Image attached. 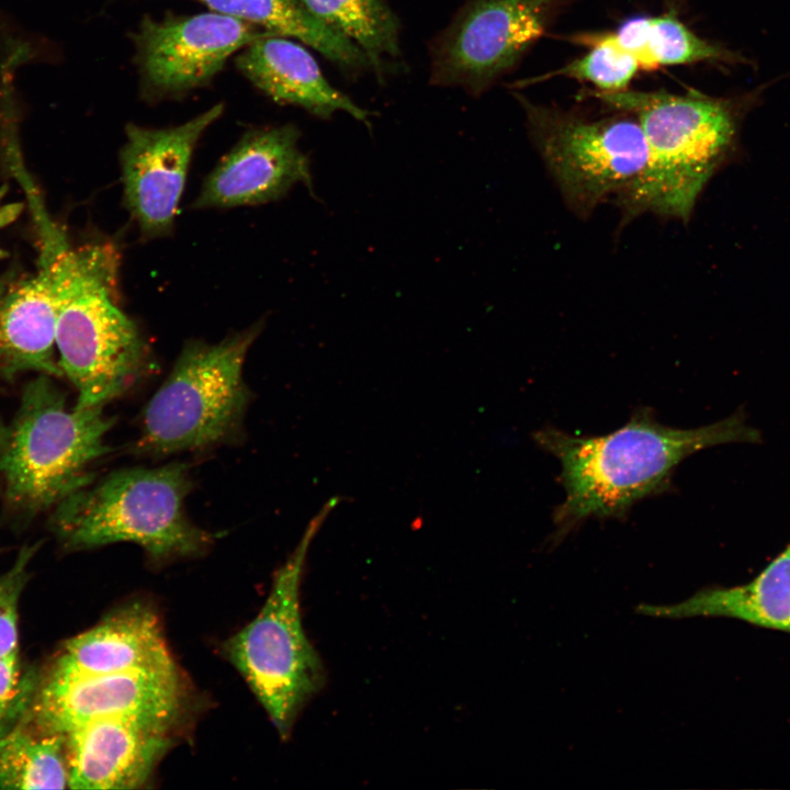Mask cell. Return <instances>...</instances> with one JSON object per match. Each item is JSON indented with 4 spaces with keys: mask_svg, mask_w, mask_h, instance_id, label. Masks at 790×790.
Segmentation results:
<instances>
[{
    "mask_svg": "<svg viewBox=\"0 0 790 790\" xmlns=\"http://www.w3.org/2000/svg\"><path fill=\"white\" fill-rule=\"evenodd\" d=\"M533 439L561 465L565 497L553 514L554 538L561 541L589 518H624L640 500L667 492L676 467L691 454L723 443L757 442L760 436L740 413L679 429L640 407L607 435L575 436L545 427Z\"/></svg>",
    "mask_w": 790,
    "mask_h": 790,
    "instance_id": "6da1fadb",
    "label": "cell"
},
{
    "mask_svg": "<svg viewBox=\"0 0 790 790\" xmlns=\"http://www.w3.org/2000/svg\"><path fill=\"white\" fill-rule=\"evenodd\" d=\"M56 308V349L78 408L104 406L143 374L148 349L114 300L117 256L105 244L54 247L43 263Z\"/></svg>",
    "mask_w": 790,
    "mask_h": 790,
    "instance_id": "7a4b0ae2",
    "label": "cell"
},
{
    "mask_svg": "<svg viewBox=\"0 0 790 790\" xmlns=\"http://www.w3.org/2000/svg\"><path fill=\"white\" fill-rule=\"evenodd\" d=\"M636 115L647 144V162L619 195L625 219L645 212L689 219L695 204L734 147L744 101L691 92L618 91L594 94Z\"/></svg>",
    "mask_w": 790,
    "mask_h": 790,
    "instance_id": "3957f363",
    "label": "cell"
},
{
    "mask_svg": "<svg viewBox=\"0 0 790 790\" xmlns=\"http://www.w3.org/2000/svg\"><path fill=\"white\" fill-rule=\"evenodd\" d=\"M190 489L184 463L121 469L60 501L49 527L68 550L132 542L157 564L200 556L214 535L187 516Z\"/></svg>",
    "mask_w": 790,
    "mask_h": 790,
    "instance_id": "277c9868",
    "label": "cell"
},
{
    "mask_svg": "<svg viewBox=\"0 0 790 790\" xmlns=\"http://www.w3.org/2000/svg\"><path fill=\"white\" fill-rule=\"evenodd\" d=\"M104 406L68 408L53 376L36 374L16 411L0 421V476L14 512L32 518L93 482L90 466L112 448Z\"/></svg>",
    "mask_w": 790,
    "mask_h": 790,
    "instance_id": "5b68a950",
    "label": "cell"
},
{
    "mask_svg": "<svg viewBox=\"0 0 790 790\" xmlns=\"http://www.w3.org/2000/svg\"><path fill=\"white\" fill-rule=\"evenodd\" d=\"M342 500L341 496L330 498L309 521L274 573L260 611L223 644L226 658L245 678L283 740L290 737L298 714L326 681L323 662L303 628L300 591L311 543Z\"/></svg>",
    "mask_w": 790,
    "mask_h": 790,
    "instance_id": "8992f818",
    "label": "cell"
},
{
    "mask_svg": "<svg viewBox=\"0 0 790 790\" xmlns=\"http://www.w3.org/2000/svg\"><path fill=\"white\" fill-rule=\"evenodd\" d=\"M262 328L258 321L216 343L185 342L143 411L136 450L167 455L236 439L250 398L242 368Z\"/></svg>",
    "mask_w": 790,
    "mask_h": 790,
    "instance_id": "52a82bcc",
    "label": "cell"
},
{
    "mask_svg": "<svg viewBox=\"0 0 790 790\" xmlns=\"http://www.w3.org/2000/svg\"><path fill=\"white\" fill-rule=\"evenodd\" d=\"M518 97L538 153L577 214L622 194L643 171L648 150L637 120H589Z\"/></svg>",
    "mask_w": 790,
    "mask_h": 790,
    "instance_id": "ba28073f",
    "label": "cell"
},
{
    "mask_svg": "<svg viewBox=\"0 0 790 790\" xmlns=\"http://www.w3.org/2000/svg\"><path fill=\"white\" fill-rule=\"evenodd\" d=\"M196 696L178 665L77 675L50 670L29 711L43 730L59 734L99 719H147L185 726Z\"/></svg>",
    "mask_w": 790,
    "mask_h": 790,
    "instance_id": "9c48e42d",
    "label": "cell"
},
{
    "mask_svg": "<svg viewBox=\"0 0 790 790\" xmlns=\"http://www.w3.org/2000/svg\"><path fill=\"white\" fill-rule=\"evenodd\" d=\"M561 0H470L432 47L430 82L479 93L546 30Z\"/></svg>",
    "mask_w": 790,
    "mask_h": 790,
    "instance_id": "30bf717a",
    "label": "cell"
},
{
    "mask_svg": "<svg viewBox=\"0 0 790 790\" xmlns=\"http://www.w3.org/2000/svg\"><path fill=\"white\" fill-rule=\"evenodd\" d=\"M267 32L214 11L144 18L132 34L143 98H177L206 86L233 54Z\"/></svg>",
    "mask_w": 790,
    "mask_h": 790,
    "instance_id": "8fae6325",
    "label": "cell"
},
{
    "mask_svg": "<svg viewBox=\"0 0 790 790\" xmlns=\"http://www.w3.org/2000/svg\"><path fill=\"white\" fill-rule=\"evenodd\" d=\"M223 111L218 103L166 128L126 125L120 151L123 204L142 237H163L173 229L196 144Z\"/></svg>",
    "mask_w": 790,
    "mask_h": 790,
    "instance_id": "7c38bea8",
    "label": "cell"
},
{
    "mask_svg": "<svg viewBox=\"0 0 790 790\" xmlns=\"http://www.w3.org/2000/svg\"><path fill=\"white\" fill-rule=\"evenodd\" d=\"M185 726L147 719H99L66 736L68 788L137 789L151 779L158 764Z\"/></svg>",
    "mask_w": 790,
    "mask_h": 790,
    "instance_id": "4fadbf2b",
    "label": "cell"
},
{
    "mask_svg": "<svg viewBox=\"0 0 790 790\" xmlns=\"http://www.w3.org/2000/svg\"><path fill=\"white\" fill-rule=\"evenodd\" d=\"M292 124L246 132L222 157L193 201L194 210L253 206L279 200L301 182L313 194L308 158Z\"/></svg>",
    "mask_w": 790,
    "mask_h": 790,
    "instance_id": "5bb4252c",
    "label": "cell"
},
{
    "mask_svg": "<svg viewBox=\"0 0 790 790\" xmlns=\"http://www.w3.org/2000/svg\"><path fill=\"white\" fill-rule=\"evenodd\" d=\"M177 665L160 616L147 600H129L68 640L53 672L100 675Z\"/></svg>",
    "mask_w": 790,
    "mask_h": 790,
    "instance_id": "9a60e30c",
    "label": "cell"
},
{
    "mask_svg": "<svg viewBox=\"0 0 790 790\" xmlns=\"http://www.w3.org/2000/svg\"><path fill=\"white\" fill-rule=\"evenodd\" d=\"M236 67L278 103L300 106L321 119L343 111L358 121L368 122L369 112L336 89L313 55L291 37L264 33L239 52Z\"/></svg>",
    "mask_w": 790,
    "mask_h": 790,
    "instance_id": "2e32d148",
    "label": "cell"
},
{
    "mask_svg": "<svg viewBox=\"0 0 790 790\" xmlns=\"http://www.w3.org/2000/svg\"><path fill=\"white\" fill-rule=\"evenodd\" d=\"M56 308L45 266L36 274L0 280V377L23 373L63 377L56 349Z\"/></svg>",
    "mask_w": 790,
    "mask_h": 790,
    "instance_id": "e0dca14e",
    "label": "cell"
},
{
    "mask_svg": "<svg viewBox=\"0 0 790 790\" xmlns=\"http://www.w3.org/2000/svg\"><path fill=\"white\" fill-rule=\"evenodd\" d=\"M664 613L727 617L790 633V542L751 582L701 590Z\"/></svg>",
    "mask_w": 790,
    "mask_h": 790,
    "instance_id": "ac0fdd59",
    "label": "cell"
},
{
    "mask_svg": "<svg viewBox=\"0 0 790 790\" xmlns=\"http://www.w3.org/2000/svg\"><path fill=\"white\" fill-rule=\"evenodd\" d=\"M212 11L308 45L347 70L370 66L350 40L318 20L301 0H200Z\"/></svg>",
    "mask_w": 790,
    "mask_h": 790,
    "instance_id": "d6986e66",
    "label": "cell"
},
{
    "mask_svg": "<svg viewBox=\"0 0 790 790\" xmlns=\"http://www.w3.org/2000/svg\"><path fill=\"white\" fill-rule=\"evenodd\" d=\"M66 736L40 727L29 715L0 737L1 789L68 788Z\"/></svg>",
    "mask_w": 790,
    "mask_h": 790,
    "instance_id": "ffe728a7",
    "label": "cell"
},
{
    "mask_svg": "<svg viewBox=\"0 0 790 790\" xmlns=\"http://www.w3.org/2000/svg\"><path fill=\"white\" fill-rule=\"evenodd\" d=\"M318 20L354 43L381 69L399 55V25L385 0H301Z\"/></svg>",
    "mask_w": 790,
    "mask_h": 790,
    "instance_id": "44dd1931",
    "label": "cell"
},
{
    "mask_svg": "<svg viewBox=\"0 0 790 790\" xmlns=\"http://www.w3.org/2000/svg\"><path fill=\"white\" fill-rule=\"evenodd\" d=\"M703 61L747 63L735 52L700 38L673 11L659 16H651L644 70L652 71L662 66Z\"/></svg>",
    "mask_w": 790,
    "mask_h": 790,
    "instance_id": "7402d4cb",
    "label": "cell"
},
{
    "mask_svg": "<svg viewBox=\"0 0 790 790\" xmlns=\"http://www.w3.org/2000/svg\"><path fill=\"white\" fill-rule=\"evenodd\" d=\"M590 50L565 66L517 82L527 87L556 77L583 80L592 83L602 92L623 91L640 69L636 60L608 44H594Z\"/></svg>",
    "mask_w": 790,
    "mask_h": 790,
    "instance_id": "603a6c76",
    "label": "cell"
},
{
    "mask_svg": "<svg viewBox=\"0 0 790 790\" xmlns=\"http://www.w3.org/2000/svg\"><path fill=\"white\" fill-rule=\"evenodd\" d=\"M38 686V676L22 665L19 651L0 656V737L26 716Z\"/></svg>",
    "mask_w": 790,
    "mask_h": 790,
    "instance_id": "cb8c5ba5",
    "label": "cell"
},
{
    "mask_svg": "<svg viewBox=\"0 0 790 790\" xmlns=\"http://www.w3.org/2000/svg\"><path fill=\"white\" fill-rule=\"evenodd\" d=\"M37 549L38 543L23 546L13 565L0 575V656L19 651V601Z\"/></svg>",
    "mask_w": 790,
    "mask_h": 790,
    "instance_id": "d4e9b609",
    "label": "cell"
}]
</instances>
